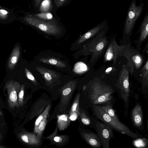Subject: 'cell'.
<instances>
[{
	"label": "cell",
	"mask_w": 148,
	"mask_h": 148,
	"mask_svg": "<svg viewBox=\"0 0 148 148\" xmlns=\"http://www.w3.org/2000/svg\"><path fill=\"white\" fill-rule=\"evenodd\" d=\"M108 26L95 36L89 40L82 47L73 54L75 59H77L81 56H90L88 63L90 67L93 66L101 57L108 46L109 40L106 35Z\"/></svg>",
	"instance_id": "cell-1"
},
{
	"label": "cell",
	"mask_w": 148,
	"mask_h": 148,
	"mask_svg": "<svg viewBox=\"0 0 148 148\" xmlns=\"http://www.w3.org/2000/svg\"><path fill=\"white\" fill-rule=\"evenodd\" d=\"M83 90L86 92L87 97L93 105L112 103L113 89L103 83L98 77L94 78L85 85Z\"/></svg>",
	"instance_id": "cell-2"
},
{
	"label": "cell",
	"mask_w": 148,
	"mask_h": 148,
	"mask_svg": "<svg viewBox=\"0 0 148 148\" xmlns=\"http://www.w3.org/2000/svg\"><path fill=\"white\" fill-rule=\"evenodd\" d=\"M123 45L120 57H124L127 60L126 65L131 77H137L140 71L145 63V57L140 51L135 49L130 42Z\"/></svg>",
	"instance_id": "cell-3"
},
{
	"label": "cell",
	"mask_w": 148,
	"mask_h": 148,
	"mask_svg": "<svg viewBox=\"0 0 148 148\" xmlns=\"http://www.w3.org/2000/svg\"><path fill=\"white\" fill-rule=\"evenodd\" d=\"M92 110L94 114L97 118L117 132L133 139L143 137L142 135L132 131L120 120H116L110 116L103 110L101 106L93 105Z\"/></svg>",
	"instance_id": "cell-4"
},
{
	"label": "cell",
	"mask_w": 148,
	"mask_h": 148,
	"mask_svg": "<svg viewBox=\"0 0 148 148\" xmlns=\"http://www.w3.org/2000/svg\"><path fill=\"white\" fill-rule=\"evenodd\" d=\"M129 71L126 64H123L119 73L115 86L118 91L119 97L123 101L125 106V114H128L130 90L129 82Z\"/></svg>",
	"instance_id": "cell-5"
},
{
	"label": "cell",
	"mask_w": 148,
	"mask_h": 148,
	"mask_svg": "<svg viewBox=\"0 0 148 148\" xmlns=\"http://www.w3.org/2000/svg\"><path fill=\"white\" fill-rule=\"evenodd\" d=\"M24 20L28 24L49 34L58 35L62 32L61 27L53 21H46L41 20L31 15L25 16Z\"/></svg>",
	"instance_id": "cell-6"
},
{
	"label": "cell",
	"mask_w": 148,
	"mask_h": 148,
	"mask_svg": "<svg viewBox=\"0 0 148 148\" xmlns=\"http://www.w3.org/2000/svg\"><path fill=\"white\" fill-rule=\"evenodd\" d=\"M143 6L136 5L134 2L130 5L125 23L123 36L125 43L130 42V39L133 29L137 19L141 14Z\"/></svg>",
	"instance_id": "cell-7"
},
{
	"label": "cell",
	"mask_w": 148,
	"mask_h": 148,
	"mask_svg": "<svg viewBox=\"0 0 148 148\" xmlns=\"http://www.w3.org/2000/svg\"><path fill=\"white\" fill-rule=\"evenodd\" d=\"M107 26V21H104L80 36L73 43L71 47V49L77 50L84 44L97 35Z\"/></svg>",
	"instance_id": "cell-8"
},
{
	"label": "cell",
	"mask_w": 148,
	"mask_h": 148,
	"mask_svg": "<svg viewBox=\"0 0 148 148\" xmlns=\"http://www.w3.org/2000/svg\"><path fill=\"white\" fill-rule=\"evenodd\" d=\"M77 83L76 80L69 81L61 89L60 94L61 99L59 104V110L64 112L71 101L76 88Z\"/></svg>",
	"instance_id": "cell-9"
},
{
	"label": "cell",
	"mask_w": 148,
	"mask_h": 148,
	"mask_svg": "<svg viewBox=\"0 0 148 148\" xmlns=\"http://www.w3.org/2000/svg\"><path fill=\"white\" fill-rule=\"evenodd\" d=\"M95 126L103 148H109L110 140L114 138L113 129L106 124L99 121L96 122Z\"/></svg>",
	"instance_id": "cell-10"
},
{
	"label": "cell",
	"mask_w": 148,
	"mask_h": 148,
	"mask_svg": "<svg viewBox=\"0 0 148 148\" xmlns=\"http://www.w3.org/2000/svg\"><path fill=\"white\" fill-rule=\"evenodd\" d=\"M123 45H119L115 36L112 37L109 41L104 55L105 62H112L114 65L118 58L120 57Z\"/></svg>",
	"instance_id": "cell-11"
},
{
	"label": "cell",
	"mask_w": 148,
	"mask_h": 148,
	"mask_svg": "<svg viewBox=\"0 0 148 148\" xmlns=\"http://www.w3.org/2000/svg\"><path fill=\"white\" fill-rule=\"evenodd\" d=\"M20 84L15 81L11 80L5 84L8 94V102L9 107L14 109L19 106L18 95L21 87Z\"/></svg>",
	"instance_id": "cell-12"
},
{
	"label": "cell",
	"mask_w": 148,
	"mask_h": 148,
	"mask_svg": "<svg viewBox=\"0 0 148 148\" xmlns=\"http://www.w3.org/2000/svg\"><path fill=\"white\" fill-rule=\"evenodd\" d=\"M130 118L134 126L138 130L142 131L144 129L143 114L140 102L136 101L130 112Z\"/></svg>",
	"instance_id": "cell-13"
},
{
	"label": "cell",
	"mask_w": 148,
	"mask_h": 148,
	"mask_svg": "<svg viewBox=\"0 0 148 148\" xmlns=\"http://www.w3.org/2000/svg\"><path fill=\"white\" fill-rule=\"evenodd\" d=\"M78 130L81 138L90 146L93 148H99L102 146L97 134L87 131L80 127Z\"/></svg>",
	"instance_id": "cell-14"
},
{
	"label": "cell",
	"mask_w": 148,
	"mask_h": 148,
	"mask_svg": "<svg viewBox=\"0 0 148 148\" xmlns=\"http://www.w3.org/2000/svg\"><path fill=\"white\" fill-rule=\"evenodd\" d=\"M137 79L140 84L141 93L146 97L148 96V59L141 69Z\"/></svg>",
	"instance_id": "cell-15"
},
{
	"label": "cell",
	"mask_w": 148,
	"mask_h": 148,
	"mask_svg": "<svg viewBox=\"0 0 148 148\" xmlns=\"http://www.w3.org/2000/svg\"><path fill=\"white\" fill-rule=\"evenodd\" d=\"M148 36V14L144 20L140 27L139 36L136 41V49L140 51L142 44Z\"/></svg>",
	"instance_id": "cell-16"
},
{
	"label": "cell",
	"mask_w": 148,
	"mask_h": 148,
	"mask_svg": "<svg viewBox=\"0 0 148 148\" xmlns=\"http://www.w3.org/2000/svg\"><path fill=\"white\" fill-rule=\"evenodd\" d=\"M21 140L24 143L30 146H37L40 143V140L35 133L22 132L18 134Z\"/></svg>",
	"instance_id": "cell-17"
},
{
	"label": "cell",
	"mask_w": 148,
	"mask_h": 148,
	"mask_svg": "<svg viewBox=\"0 0 148 148\" xmlns=\"http://www.w3.org/2000/svg\"><path fill=\"white\" fill-rule=\"evenodd\" d=\"M57 128V127L54 132L47 137L46 138L50 139L53 143L62 147L69 143L70 137L69 136L66 135H58Z\"/></svg>",
	"instance_id": "cell-18"
},
{
	"label": "cell",
	"mask_w": 148,
	"mask_h": 148,
	"mask_svg": "<svg viewBox=\"0 0 148 148\" xmlns=\"http://www.w3.org/2000/svg\"><path fill=\"white\" fill-rule=\"evenodd\" d=\"M36 69L41 74L48 84L59 78L58 74L54 71L41 67H36Z\"/></svg>",
	"instance_id": "cell-19"
},
{
	"label": "cell",
	"mask_w": 148,
	"mask_h": 148,
	"mask_svg": "<svg viewBox=\"0 0 148 148\" xmlns=\"http://www.w3.org/2000/svg\"><path fill=\"white\" fill-rule=\"evenodd\" d=\"M71 120L70 116L66 114L57 116V127L60 131L64 130L70 125Z\"/></svg>",
	"instance_id": "cell-20"
},
{
	"label": "cell",
	"mask_w": 148,
	"mask_h": 148,
	"mask_svg": "<svg viewBox=\"0 0 148 148\" xmlns=\"http://www.w3.org/2000/svg\"><path fill=\"white\" fill-rule=\"evenodd\" d=\"M20 55V47L17 45L14 49L8 60V67L9 69H14L19 60Z\"/></svg>",
	"instance_id": "cell-21"
},
{
	"label": "cell",
	"mask_w": 148,
	"mask_h": 148,
	"mask_svg": "<svg viewBox=\"0 0 148 148\" xmlns=\"http://www.w3.org/2000/svg\"><path fill=\"white\" fill-rule=\"evenodd\" d=\"M80 96V92H78L76 94L69 111V114L70 116L75 112L78 114V116L80 108L79 103Z\"/></svg>",
	"instance_id": "cell-22"
},
{
	"label": "cell",
	"mask_w": 148,
	"mask_h": 148,
	"mask_svg": "<svg viewBox=\"0 0 148 148\" xmlns=\"http://www.w3.org/2000/svg\"><path fill=\"white\" fill-rule=\"evenodd\" d=\"M43 63L51 64L57 67L64 68L66 67V64L64 62L54 58H42L39 59Z\"/></svg>",
	"instance_id": "cell-23"
},
{
	"label": "cell",
	"mask_w": 148,
	"mask_h": 148,
	"mask_svg": "<svg viewBox=\"0 0 148 148\" xmlns=\"http://www.w3.org/2000/svg\"><path fill=\"white\" fill-rule=\"evenodd\" d=\"M50 104H49L44 110L43 112L36 119L35 123L34 133L36 134L38 128L40 123L45 118H47L51 108Z\"/></svg>",
	"instance_id": "cell-24"
},
{
	"label": "cell",
	"mask_w": 148,
	"mask_h": 148,
	"mask_svg": "<svg viewBox=\"0 0 148 148\" xmlns=\"http://www.w3.org/2000/svg\"><path fill=\"white\" fill-rule=\"evenodd\" d=\"M103 110L110 116L117 120H120L116 111L113 109L112 103L107 104L101 106Z\"/></svg>",
	"instance_id": "cell-25"
},
{
	"label": "cell",
	"mask_w": 148,
	"mask_h": 148,
	"mask_svg": "<svg viewBox=\"0 0 148 148\" xmlns=\"http://www.w3.org/2000/svg\"><path fill=\"white\" fill-rule=\"evenodd\" d=\"M82 123L84 125L89 126L91 123L90 120L87 116L85 111L80 107L79 109V114L78 115Z\"/></svg>",
	"instance_id": "cell-26"
},
{
	"label": "cell",
	"mask_w": 148,
	"mask_h": 148,
	"mask_svg": "<svg viewBox=\"0 0 148 148\" xmlns=\"http://www.w3.org/2000/svg\"><path fill=\"white\" fill-rule=\"evenodd\" d=\"M133 144L134 146L138 147H148V138H138L133 141Z\"/></svg>",
	"instance_id": "cell-27"
},
{
	"label": "cell",
	"mask_w": 148,
	"mask_h": 148,
	"mask_svg": "<svg viewBox=\"0 0 148 148\" xmlns=\"http://www.w3.org/2000/svg\"><path fill=\"white\" fill-rule=\"evenodd\" d=\"M51 8V0H43L41 3L40 10L42 12H47Z\"/></svg>",
	"instance_id": "cell-28"
},
{
	"label": "cell",
	"mask_w": 148,
	"mask_h": 148,
	"mask_svg": "<svg viewBox=\"0 0 148 148\" xmlns=\"http://www.w3.org/2000/svg\"><path fill=\"white\" fill-rule=\"evenodd\" d=\"M47 122V120L46 118L40 123L39 125L36 134L38 138L40 139L42 137V133L45 129Z\"/></svg>",
	"instance_id": "cell-29"
},
{
	"label": "cell",
	"mask_w": 148,
	"mask_h": 148,
	"mask_svg": "<svg viewBox=\"0 0 148 148\" xmlns=\"http://www.w3.org/2000/svg\"><path fill=\"white\" fill-rule=\"evenodd\" d=\"M24 85L23 84L21 85L18 95V101L19 106H22L24 104Z\"/></svg>",
	"instance_id": "cell-30"
},
{
	"label": "cell",
	"mask_w": 148,
	"mask_h": 148,
	"mask_svg": "<svg viewBox=\"0 0 148 148\" xmlns=\"http://www.w3.org/2000/svg\"><path fill=\"white\" fill-rule=\"evenodd\" d=\"M37 18L40 19L49 20L53 18L52 14L49 12H42L35 15Z\"/></svg>",
	"instance_id": "cell-31"
},
{
	"label": "cell",
	"mask_w": 148,
	"mask_h": 148,
	"mask_svg": "<svg viewBox=\"0 0 148 148\" xmlns=\"http://www.w3.org/2000/svg\"><path fill=\"white\" fill-rule=\"evenodd\" d=\"M72 0H55V3L56 6L60 8L69 3Z\"/></svg>",
	"instance_id": "cell-32"
},
{
	"label": "cell",
	"mask_w": 148,
	"mask_h": 148,
	"mask_svg": "<svg viewBox=\"0 0 148 148\" xmlns=\"http://www.w3.org/2000/svg\"><path fill=\"white\" fill-rule=\"evenodd\" d=\"M25 71L27 78L33 82L35 84H37L36 79L31 73L27 68H25Z\"/></svg>",
	"instance_id": "cell-33"
},
{
	"label": "cell",
	"mask_w": 148,
	"mask_h": 148,
	"mask_svg": "<svg viewBox=\"0 0 148 148\" xmlns=\"http://www.w3.org/2000/svg\"><path fill=\"white\" fill-rule=\"evenodd\" d=\"M8 12L5 10L1 9L0 10V18L1 19H4L6 18L7 16Z\"/></svg>",
	"instance_id": "cell-34"
},
{
	"label": "cell",
	"mask_w": 148,
	"mask_h": 148,
	"mask_svg": "<svg viewBox=\"0 0 148 148\" xmlns=\"http://www.w3.org/2000/svg\"><path fill=\"white\" fill-rule=\"evenodd\" d=\"M116 70V69L114 67H110L106 69L105 71V73L106 74L108 75L111 72L115 71Z\"/></svg>",
	"instance_id": "cell-35"
},
{
	"label": "cell",
	"mask_w": 148,
	"mask_h": 148,
	"mask_svg": "<svg viewBox=\"0 0 148 148\" xmlns=\"http://www.w3.org/2000/svg\"><path fill=\"white\" fill-rule=\"evenodd\" d=\"M142 52L143 53H148V41L143 49Z\"/></svg>",
	"instance_id": "cell-36"
},
{
	"label": "cell",
	"mask_w": 148,
	"mask_h": 148,
	"mask_svg": "<svg viewBox=\"0 0 148 148\" xmlns=\"http://www.w3.org/2000/svg\"><path fill=\"white\" fill-rule=\"evenodd\" d=\"M42 1V0H35V5L36 7L38 6Z\"/></svg>",
	"instance_id": "cell-37"
},
{
	"label": "cell",
	"mask_w": 148,
	"mask_h": 148,
	"mask_svg": "<svg viewBox=\"0 0 148 148\" xmlns=\"http://www.w3.org/2000/svg\"><path fill=\"white\" fill-rule=\"evenodd\" d=\"M147 130L148 133V114L147 119Z\"/></svg>",
	"instance_id": "cell-38"
},
{
	"label": "cell",
	"mask_w": 148,
	"mask_h": 148,
	"mask_svg": "<svg viewBox=\"0 0 148 148\" xmlns=\"http://www.w3.org/2000/svg\"><path fill=\"white\" fill-rule=\"evenodd\" d=\"M113 0L115 1V0Z\"/></svg>",
	"instance_id": "cell-39"
}]
</instances>
